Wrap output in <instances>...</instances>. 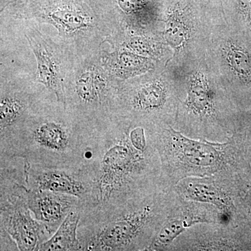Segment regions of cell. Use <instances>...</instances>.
Instances as JSON below:
<instances>
[{
  "instance_id": "13",
  "label": "cell",
  "mask_w": 251,
  "mask_h": 251,
  "mask_svg": "<svg viewBox=\"0 0 251 251\" xmlns=\"http://www.w3.org/2000/svg\"><path fill=\"white\" fill-rule=\"evenodd\" d=\"M184 104L188 112L201 120H212L215 117L214 97L202 75H197L193 79Z\"/></svg>"
},
{
  "instance_id": "4",
  "label": "cell",
  "mask_w": 251,
  "mask_h": 251,
  "mask_svg": "<svg viewBox=\"0 0 251 251\" xmlns=\"http://www.w3.org/2000/svg\"><path fill=\"white\" fill-rule=\"evenodd\" d=\"M12 156L22 157L34 166L72 167L71 163L85 153L78 141L65 126L53 121L39 124L25 139L11 143Z\"/></svg>"
},
{
  "instance_id": "20",
  "label": "cell",
  "mask_w": 251,
  "mask_h": 251,
  "mask_svg": "<svg viewBox=\"0 0 251 251\" xmlns=\"http://www.w3.org/2000/svg\"><path fill=\"white\" fill-rule=\"evenodd\" d=\"M129 46L128 47H130V49L138 51V52H141V53L149 54L154 53L155 49L153 47L152 44L150 41L145 40V39L136 38V39L130 41Z\"/></svg>"
},
{
  "instance_id": "19",
  "label": "cell",
  "mask_w": 251,
  "mask_h": 251,
  "mask_svg": "<svg viewBox=\"0 0 251 251\" xmlns=\"http://www.w3.org/2000/svg\"><path fill=\"white\" fill-rule=\"evenodd\" d=\"M227 59L231 67L239 77L251 80V58L247 52L232 46L227 53Z\"/></svg>"
},
{
  "instance_id": "8",
  "label": "cell",
  "mask_w": 251,
  "mask_h": 251,
  "mask_svg": "<svg viewBox=\"0 0 251 251\" xmlns=\"http://www.w3.org/2000/svg\"><path fill=\"white\" fill-rule=\"evenodd\" d=\"M181 197L188 201L206 203L221 211H237L234 184L216 176H191L174 186Z\"/></svg>"
},
{
  "instance_id": "11",
  "label": "cell",
  "mask_w": 251,
  "mask_h": 251,
  "mask_svg": "<svg viewBox=\"0 0 251 251\" xmlns=\"http://www.w3.org/2000/svg\"><path fill=\"white\" fill-rule=\"evenodd\" d=\"M28 41L35 54L37 62L36 80L52 91L57 97V100L65 105V96L62 83L60 73L57 60L49 48L42 40L35 38L27 37Z\"/></svg>"
},
{
  "instance_id": "7",
  "label": "cell",
  "mask_w": 251,
  "mask_h": 251,
  "mask_svg": "<svg viewBox=\"0 0 251 251\" xmlns=\"http://www.w3.org/2000/svg\"><path fill=\"white\" fill-rule=\"evenodd\" d=\"M221 213L214 205L188 201L179 196L147 251H169L175 239L195 225L220 224Z\"/></svg>"
},
{
  "instance_id": "14",
  "label": "cell",
  "mask_w": 251,
  "mask_h": 251,
  "mask_svg": "<svg viewBox=\"0 0 251 251\" xmlns=\"http://www.w3.org/2000/svg\"><path fill=\"white\" fill-rule=\"evenodd\" d=\"M166 101V89L160 82H155L141 87L133 97L131 105L135 110L150 113L161 110Z\"/></svg>"
},
{
  "instance_id": "9",
  "label": "cell",
  "mask_w": 251,
  "mask_h": 251,
  "mask_svg": "<svg viewBox=\"0 0 251 251\" xmlns=\"http://www.w3.org/2000/svg\"><path fill=\"white\" fill-rule=\"evenodd\" d=\"M234 224L195 225L175 239L169 251L237 250L232 232Z\"/></svg>"
},
{
  "instance_id": "12",
  "label": "cell",
  "mask_w": 251,
  "mask_h": 251,
  "mask_svg": "<svg viewBox=\"0 0 251 251\" xmlns=\"http://www.w3.org/2000/svg\"><path fill=\"white\" fill-rule=\"evenodd\" d=\"M84 210L85 208L82 206L72 209L53 235L42 243L38 251H83L77 237V229Z\"/></svg>"
},
{
  "instance_id": "6",
  "label": "cell",
  "mask_w": 251,
  "mask_h": 251,
  "mask_svg": "<svg viewBox=\"0 0 251 251\" xmlns=\"http://www.w3.org/2000/svg\"><path fill=\"white\" fill-rule=\"evenodd\" d=\"M26 191L25 185L14 183L9 189L1 183V229L12 238L18 250L38 251L50 233L31 215Z\"/></svg>"
},
{
  "instance_id": "18",
  "label": "cell",
  "mask_w": 251,
  "mask_h": 251,
  "mask_svg": "<svg viewBox=\"0 0 251 251\" xmlns=\"http://www.w3.org/2000/svg\"><path fill=\"white\" fill-rule=\"evenodd\" d=\"M24 111L25 105L22 100L14 97H1L0 102L1 138L9 131V128L19 121Z\"/></svg>"
},
{
  "instance_id": "5",
  "label": "cell",
  "mask_w": 251,
  "mask_h": 251,
  "mask_svg": "<svg viewBox=\"0 0 251 251\" xmlns=\"http://www.w3.org/2000/svg\"><path fill=\"white\" fill-rule=\"evenodd\" d=\"M26 187L34 191L64 193L78 198L85 210L97 205V187L93 169L75 167H45L24 163Z\"/></svg>"
},
{
  "instance_id": "16",
  "label": "cell",
  "mask_w": 251,
  "mask_h": 251,
  "mask_svg": "<svg viewBox=\"0 0 251 251\" xmlns=\"http://www.w3.org/2000/svg\"><path fill=\"white\" fill-rule=\"evenodd\" d=\"M98 72L92 69L79 75L75 82V90L81 102L85 104L97 103L105 89V81Z\"/></svg>"
},
{
  "instance_id": "10",
  "label": "cell",
  "mask_w": 251,
  "mask_h": 251,
  "mask_svg": "<svg viewBox=\"0 0 251 251\" xmlns=\"http://www.w3.org/2000/svg\"><path fill=\"white\" fill-rule=\"evenodd\" d=\"M26 201L34 219L45 226L50 234L54 233L70 211L85 206L78 198L50 191H26Z\"/></svg>"
},
{
  "instance_id": "15",
  "label": "cell",
  "mask_w": 251,
  "mask_h": 251,
  "mask_svg": "<svg viewBox=\"0 0 251 251\" xmlns=\"http://www.w3.org/2000/svg\"><path fill=\"white\" fill-rule=\"evenodd\" d=\"M112 72L122 78L139 75L152 67L150 59L126 51L120 52L112 57Z\"/></svg>"
},
{
  "instance_id": "1",
  "label": "cell",
  "mask_w": 251,
  "mask_h": 251,
  "mask_svg": "<svg viewBox=\"0 0 251 251\" xmlns=\"http://www.w3.org/2000/svg\"><path fill=\"white\" fill-rule=\"evenodd\" d=\"M174 188H160L124 204L100 209L90 232L77 233L83 251H147L176 204Z\"/></svg>"
},
{
  "instance_id": "3",
  "label": "cell",
  "mask_w": 251,
  "mask_h": 251,
  "mask_svg": "<svg viewBox=\"0 0 251 251\" xmlns=\"http://www.w3.org/2000/svg\"><path fill=\"white\" fill-rule=\"evenodd\" d=\"M150 138L161 161L163 187L173 188L191 176H216L234 182L237 153L232 138L224 143L193 139L168 125Z\"/></svg>"
},
{
  "instance_id": "17",
  "label": "cell",
  "mask_w": 251,
  "mask_h": 251,
  "mask_svg": "<svg viewBox=\"0 0 251 251\" xmlns=\"http://www.w3.org/2000/svg\"><path fill=\"white\" fill-rule=\"evenodd\" d=\"M49 16L54 24L68 32L85 29L90 23V19L82 11L68 6L54 10Z\"/></svg>"
},
{
  "instance_id": "2",
  "label": "cell",
  "mask_w": 251,
  "mask_h": 251,
  "mask_svg": "<svg viewBox=\"0 0 251 251\" xmlns=\"http://www.w3.org/2000/svg\"><path fill=\"white\" fill-rule=\"evenodd\" d=\"M98 166L94 169L97 205L105 208L153 192L161 184V161L154 145L146 151L133 146L129 134L100 145Z\"/></svg>"
}]
</instances>
